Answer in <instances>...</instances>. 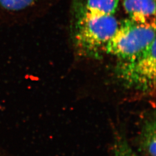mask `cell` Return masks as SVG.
<instances>
[{
	"label": "cell",
	"mask_w": 156,
	"mask_h": 156,
	"mask_svg": "<svg viewBox=\"0 0 156 156\" xmlns=\"http://www.w3.org/2000/svg\"><path fill=\"white\" fill-rule=\"evenodd\" d=\"M119 0H87L84 8L90 13L113 15L117 11Z\"/></svg>",
	"instance_id": "6"
},
{
	"label": "cell",
	"mask_w": 156,
	"mask_h": 156,
	"mask_svg": "<svg viewBox=\"0 0 156 156\" xmlns=\"http://www.w3.org/2000/svg\"><path fill=\"white\" fill-rule=\"evenodd\" d=\"M0 156H13V155L9 153L8 151L6 149L0 145Z\"/></svg>",
	"instance_id": "9"
},
{
	"label": "cell",
	"mask_w": 156,
	"mask_h": 156,
	"mask_svg": "<svg viewBox=\"0 0 156 156\" xmlns=\"http://www.w3.org/2000/svg\"><path fill=\"white\" fill-rule=\"evenodd\" d=\"M119 23L113 15L90 13L80 9L73 29L74 45L79 55L98 57L116 31Z\"/></svg>",
	"instance_id": "1"
},
{
	"label": "cell",
	"mask_w": 156,
	"mask_h": 156,
	"mask_svg": "<svg viewBox=\"0 0 156 156\" xmlns=\"http://www.w3.org/2000/svg\"><path fill=\"white\" fill-rule=\"evenodd\" d=\"M112 156H142L133 149L124 135L116 134L112 144Z\"/></svg>",
	"instance_id": "7"
},
{
	"label": "cell",
	"mask_w": 156,
	"mask_h": 156,
	"mask_svg": "<svg viewBox=\"0 0 156 156\" xmlns=\"http://www.w3.org/2000/svg\"><path fill=\"white\" fill-rule=\"evenodd\" d=\"M129 19L138 22L156 24L155 0H123Z\"/></svg>",
	"instance_id": "4"
},
{
	"label": "cell",
	"mask_w": 156,
	"mask_h": 156,
	"mask_svg": "<svg viewBox=\"0 0 156 156\" xmlns=\"http://www.w3.org/2000/svg\"><path fill=\"white\" fill-rule=\"evenodd\" d=\"M39 0H0V11L16 14L35 5Z\"/></svg>",
	"instance_id": "8"
},
{
	"label": "cell",
	"mask_w": 156,
	"mask_h": 156,
	"mask_svg": "<svg viewBox=\"0 0 156 156\" xmlns=\"http://www.w3.org/2000/svg\"><path fill=\"white\" fill-rule=\"evenodd\" d=\"M115 73L124 86L143 93L151 92L156 84V41L136 56L119 60Z\"/></svg>",
	"instance_id": "3"
},
{
	"label": "cell",
	"mask_w": 156,
	"mask_h": 156,
	"mask_svg": "<svg viewBox=\"0 0 156 156\" xmlns=\"http://www.w3.org/2000/svg\"><path fill=\"white\" fill-rule=\"evenodd\" d=\"M156 41V24L128 19L119 27L106 45L105 51L119 60L131 58L146 49Z\"/></svg>",
	"instance_id": "2"
},
{
	"label": "cell",
	"mask_w": 156,
	"mask_h": 156,
	"mask_svg": "<svg viewBox=\"0 0 156 156\" xmlns=\"http://www.w3.org/2000/svg\"><path fill=\"white\" fill-rule=\"evenodd\" d=\"M137 152L142 156H156V120L147 119L136 140Z\"/></svg>",
	"instance_id": "5"
}]
</instances>
